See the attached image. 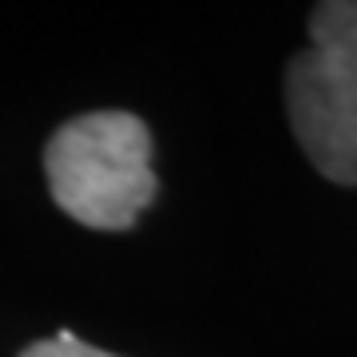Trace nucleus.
Instances as JSON below:
<instances>
[{"instance_id": "obj_1", "label": "nucleus", "mask_w": 357, "mask_h": 357, "mask_svg": "<svg viewBox=\"0 0 357 357\" xmlns=\"http://www.w3.org/2000/svg\"><path fill=\"white\" fill-rule=\"evenodd\" d=\"M56 206L91 230H131L159 195L151 131L131 112H88L68 119L44 147Z\"/></svg>"}, {"instance_id": "obj_2", "label": "nucleus", "mask_w": 357, "mask_h": 357, "mask_svg": "<svg viewBox=\"0 0 357 357\" xmlns=\"http://www.w3.org/2000/svg\"><path fill=\"white\" fill-rule=\"evenodd\" d=\"M286 115L310 163L357 187V0L310 13V48L286 64Z\"/></svg>"}, {"instance_id": "obj_3", "label": "nucleus", "mask_w": 357, "mask_h": 357, "mask_svg": "<svg viewBox=\"0 0 357 357\" xmlns=\"http://www.w3.org/2000/svg\"><path fill=\"white\" fill-rule=\"evenodd\" d=\"M20 357H115V354H107V349H96V345H84L72 330H60L56 337L32 342Z\"/></svg>"}]
</instances>
